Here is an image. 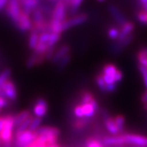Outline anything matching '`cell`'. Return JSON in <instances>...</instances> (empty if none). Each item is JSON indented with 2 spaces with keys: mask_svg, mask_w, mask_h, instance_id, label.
I'll list each match as a JSON object with an SVG mask.
<instances>
[{
  "mask_svg": "<svg viewBox=\"0 0 147 147\" xmlns=\"http://www.w3.org/2000/svg\"><path fill=\"white\" fill-rule=\"evenodd\" d=\"M15 115H5L6 122L3 131L0 133V140L3 144H11L12 141V134L13 129L15 127Z\"/></svg>",
  "mask_w": 147,
  "mask_h": 147,
  "instance_id": "obj_1",
  "label": "cell"
},
{
  "mask_svg": "<svg viewBox=\"0 0 147 147\" xmlns=\"http://www.w3.org/2000/svg\"><path fill=\"white\" fill-rule=\"evenodd\" d=\"M36 131L30 130L23 131L21 133L15 134V146L16 147H30L33 142L38 138Z\"/></svg>",
  "mask_w": 147,
  "mask_h": 147,
  "instance_id": "obj_2",
  "label": "cell"
},
{
  "mask_svg": "<svg viewBox=\"0 0 147 147\" xmlns=\"http://www.w3.org/2000/svg\"><path fill=\"white\" fill-rule=\"evenodd\" d=\"M21 13H22V10H21L20 1H16V0L8 1V3L6 7V14L15 26L17 21H19Z\"/></svg>",
  "mask_w": 147,
  "mask_h": 147,
  "instance_id": "obj_3",
  "label": "cell"
},
{
  "mask_svg": "<svg viewBox=\"0 0 147 147\" xmlns=\"http://www.w3.org/2000/svg\"><path fill=\"white\" fill-rule=\"evenodd\" d=\"M121 136L126 145H131L132 146H147V137L146 136L133 133H123Z\"/></svg>",
  "mask_w": 147,
  "mask_h": 147,
  "instance_id": "obj_4",
  "label": "cell"
},
{
  "mask_svg": "<svg viewBox=\"0 0 147 147\" xmlns=\"http://www.w3.org/2000/svg\"><path fill=\"white\" fill-rule=\"evenodd\" d=\"M88 20V15L87 13H79L75 16H71L62 24V33L73 27L83 25L85 22H87Z\"/></svg>",
  "mask_w": 147,
  "mask_h": 147,
  "instance_id": "obj_5",
  "label": "cell"
},
{
  "mask_svg": "<svg viewBox=\"0 0 147 147\" xmlns=\"http://www.w3.org/2000/svg\"><path fill=\"white\" fill-rule=\"evenodd\" d=\"M133 38H134V34H131L123 40H115L110 47V52L115 55L119 54L127 47H128V45L132 42Z\"/></svg>",
  "mask_w": 147,
  "mask_h": 147,
  "instance_id": "obj_6",
  "label": "cell"
},
{
  "mask_svg": "<svg viewBox=\"0 0 147 147\" xmlns=\"http://www.w3.org/2000/svg\"><path fill=\"white\" fill-rule=\"evenodd\" d=\"M1 89L3 92V94L5 96L6 99H8L12 101L16 100L17 90H16V85L13 81H11L10 79L8 81H7L5 84L3 85Z\"/></svg>",
  "mask_w": 147,
  "mask_h": 147,
  "instance_id": "obj_7",
  "label": "cell"
},
{
  "mask_svg": "<svg viewBox=\"0 0 147 147\" xmlns=\"http://www.w3.org/2000/svg\"><path fill=\"white\" fill-rule=\"evenodd\" d=\"M47 111H48V104L46 100L41 97L38 98L33 107V112L35 117L42 119V117L47 115Z\"/></svg>",
  "mask_w": 147,
  "mask_h": 147,
  "instance_id": "obj_8",
  "label": "cell"
},
{
  "mask_svg": "<svg viewBox=\"0 0 147 147\" xmlns=\"http://www.w3.org/2000/svg\"><path fill=\"white\" fill-rule=\"evenodd\" d=\"M16 27L20 31L23 33L31 31L33 29V22H32L31 17L25 14L24 12H22L19 18V21H17V23L16 24Z\"/></svg>",
  "mask_w": 147,
  "mask_h": 147,
  "instance_id": "obj_9",
  "label": "cell"
},
{
  "mask_svg": "<svg viewBox=\"0 0 147 147\" xmlns=\"http://www.w3.org/2000/svg\"><path fill=\"white\" fill-rule=\"evenodd\" d=\"M108 11L110 12V14L114 18V20L115 22L120 27L123 26L126 24L127 21L125 16L122 13L120 10L112 3H110L108 5Z\"/></svg>",
  "mask_w": 147,
  "mask_h": 147,
  "instance_id": "obj_10",
  "label": "cell"
},
{
  "mask_svg": "<svg viewBox=\"0 0 147 147\" xmlns=\"http://www.w3.org/2000/svg\"><path fill=\"white\" fill-rule=\"evenodd\" d=\"M101 142L104 146L108 147H121L126 145L122 136H112V137H105L102 138Z\"/></svg>",
  "mask_w": 147,
  "mask_h": 147,
  "instance_id": "obj_11",
  "label": "cell"
},
{
  "mask_svg": "<svg viewBox=\"0 0 147 147\" xmlns=\"http://www.w3.org/2000/svg\"><path fill=\"white\" fill-rule=\"evenodd\" d=\"M45 61H46L45 54L39 55V54H37L35 53H33L30 56V57L28 58L26 65V67L28 69H32L36 65H39L42 64Z\"/></svg>",
  "mask_w": 147,
  "mask_h": 147,
  "instance_id": "obj_12",
  "label": "cell"
},
{
  "mask_svg": "<svg viewBox=\"0 0 147 147\" xmlns=\"http://www.w3.org/2000/svg\"><path fill=\"white\" fill-rule=\"evenodd\" d=\"M70 53V47L68 44H63L62 46L58 48L56 51L54 57L52 59V62L53 64L57 65L65 57H66L68 54Z\"/></svg>",
  "mask_w": 147,
  "mask_h": 147,
  "instance_id": "obj_13",
  "label": "cell"
},
{
  "mask_svg": "<svg viewBox=\"0 0 147 147\" xmlns=\"http://www.w3.org/2000/svg\"><path fill=\"white\" fill-rule=\"evenodd\" d=\"M38 136H57L59 137L61 131L58 127L51 126L40 127L36 131Z\"/></svg>",
  "mask_w": 147,
  "mask_h": 147,
  "instance_id": "obj_14",
  "label": "cell"
},
{
  "mask_svg": "<svg viewBox=\"0 0 147 147\" xmlns=\"http://www.w3.org/2000/svg\"><path fill=\"white\" fill-rule=\"evenodd\" d=\"M82 0H65V3L67 5L68 13H69L70 16H75L77 15V12L79 10L81 5L83 4Z\"/></svg>",
  "mask_w": 147,
  "mask_h": 147,
  "instance_id": "obj_15",
  "label": "cell"
},
{
  "mask_svg": "<svg viewBox=\"0 0 147 147\" xmlns=\"http://www.w3.org/2000/svg\"><path fill=\"white\" fill-rule=\"evenodd\" d=\"M135 29V26L131 21H127L126 24L123 26L121 27V30L119 32V35L117 40H123L125 38L130 35L131 34H133Z\"/></svg>",
  "mask_w": 147,
  "mask_h": 147,
  "instance_id": "obj_16",
  "label": "cell"
},
{
  "mask_svg": "<svg viewBox=\"0 0 147 147\" xmlns=\"http://www.w3.org/2000/svg\"><path fill=\"white\" fill-rule=\"evenodd\" d=\"M31 20L33 22V26H36V25L41 24L44 21H47V17L43 14V12L39 8V7L33 11L31 14Z\"/></svg>",
  "mask_w": 147,
  "mask_h": 147,
  "instance_id": "obj_17",
  "label": "cell"
},
{
  "mask_svg": "<svg viewBox=\"0 0 147 147\" xmlns=\"http://www.w3.org/2000/svg\"><path fill=\"white\" fill-rule=\"evenodd\" d=\"M104 123H105V126L107 129V131L110 132V134L116 136L118 135L120 131L119 130L118 127L116 125L115 121V117H111L106 119L104 120Z\"/></svg>",
  "mask_w": 147,
  "mask_h": 147,
  "instance_id": "obj_18",
  "label": "cell"
},
{
  "mask_svg": "<svg viewBox=\"0 0 147 147\" xmlns=\"http://www.w3.org/2000/svg\"><path fill=\"white\" fill-rule=\"evenodd\" d=\"M31 117L30 112L28 110H22L19 114H17L15 115L14 121H15V127H17L21 125L22 123H24L25 121L27 120L28 119H30Z\"/></svg>",
  "mask_w": 147,
  "mask_h": 147,
  "instance_id": "obj_19",
  "label": "cell"
},
{
  "mask_svg": "<svg viewBox=\"0 0 147 147\" xmlns=\"http://www.w3.org/2000/svg\"><path fill=\"white\" fill-rule=\"evenodd\" d=\"M118 69H119L117 68L115 65H114V64H105V65L102 67V72H101V74L103 75H105V76L115 79L116 73H117Z\"/></svg>",
  "mask_w": 147,
  "mask_h": 147,
  "instance_id": "obj_20",
  "label": "cell"
},
{
  "mask_svg": "<svg viewBox=\"0 0 147 147\" xmlns=\"http://www.w3.org/2000/svg\"><path fill=\"white\" fill-rule=\"evenodd\" d=\"M89 122V119H86V118H84V119H77L74 120L73 124H72L73 129L76 131H84L88 127Z\"/></svg>",
  "mask_w": 147,
  "mask_h": 147,
  "instance_id": "obj_21",
  "label": "cell"
},
{
  "mask_svg": "<svg viewBox=\"0 0 147 147\" xmlns=\"http://www.w3.org/2000/svg\"><path fill=\"white\" fill-rule=\"evenodd\" d=\"M38 35L39 34L34 29H32L30 31V36H29V40H28V46L30 47V49L34 50L36 48L37 45L38 43Z\"/></svg>",
  "mask_w": 147,
  "mask_h": 147,
  "instance_id": "obj_22",
  "label": "cell"
},
{
  "mask_svg": "<svg viewBox=\"0 0 147 147\" xmlns=\"http://www.w3.org/2000/svg\"><path fill=\"white\" fill-rule=\"evenodd\" d=\"M82 108H83V113H84V118L86 119H92L95 114L96 113L94 107L91 103H88V104H84L82 105Z\"/></svg>",
  "mask_w": 147,
  "mask_h": 147,
  "instance_id": "obj_23",
  "label": "cell"
},
{
  "mask_svg": "<svg viewBox=\"0 0 147 147\" xmlns=\"http://www.w3.org/2000/svg\"><path fill=\"white\" fill-rule=\"evenodd\" d=\"M95 80H96V84L97 85L98 88L100 90V92H107V86H106L105 81L103 79V77H102L101 74H96Z\"/></svg>",
  "mask_w": 147,
  "mask_h": 147,
  "instance_id": "obj_24",
  "label": "cell"
},
{
  "mask_svg": "<svg viewBox=\"0 0 147 147\" xmlns=\"http://www.w3.org/2000/svg\"><path fill=\"white\" fill-rule=\"evenodd\" d=\"M94 99V96L92 92H90L88 91H84L81 94V98H80V104L84 105V104H88L90 103L92 100Z\"/></svg>",
  "mask_w": 147,
  "mask_h": 147,
  "instance_id": "obj_25",
  "label": "cell"
},
{
  "mask_svg": "<svg viewBox=\"0 0 147 147\" xmlns=\"http://www.w3.org/2000/svg\"><path fill=\"white\" fill-rule=\"evenodd\" d=\"M11 74V71L10 69H5L0 73V88L7 81L9 80Z\"/></svg>",
  "mask_w": 147,
  "mask_h": 147,
  "instance_id": "obj_26",
  "label": "cell"
},
{
  "mask_svg": "<svg viewBox=\"0 0 147 147\" xmlns=\"http://www.w3.org/2000/svg\"><path fill=\"white\" fill-rule=\"evenodd\" d=\"M71 55H70V53L68 54L66 57H65L57 64V69L59 71H62L64 70L67 67V65H68L69 62H70V61H71Z\"/></svg>",
  "mask_w": 147,
  "mask_h": 147,
  "instance_id": "obj_27",
  "label": "cell"
},
{
  "mask_svg": "<svg viewBox=\"0 0 147 147\" xmlns=\"http://www.w3.org/2000/svg\"><path fill=\"white\" fill-rule=\"evenodd\" d=\"M115 121L119 131H123L125 126V117L122 115H118L115 117Z\"/></svg>",
  "mask_w": 147,
  "mask_h": 147,
  "instance_id": "obj_28",
  "label": "cell"
},
{
  "mask_svg": "<svg viewBox=\"0 0 147 147\" xmlns=\"http://www.w3.org/2000/svg\"><path fill=\"white\" fill-rule=\"evenodd\" d=\"M42 121V119L41 118H38V117L33 118L31 123H30V126L29 127V130L31 131H36L40 127Z\"/></svg>",
  "mask_w": 147,
  "mask_h": 147,
  "instance_id": "obj_29",
  "label": "cell"
},
{
  "mask_svg": "<svg viewBox=\"0 0 147 147\" xmlns=\"http://www.w3.org/2000/svg\"><path fill=\"white\" fill-rule=\"evenodd\" d=\"M61 38V34H56V33H51L49 40L47 42V46L49 47H55V45L59 42Z\"/></svg>",
  "mask_w": 147,
  "mask_h": 147,
  "instance_id": "obj_30",
  "label": "cell"
},
{
  "mask_svg": "<svg viewBox=\"0 0 147 147\" xmlns=\"http://www.w3.org/2000/svg\"><path fill=\"white\" fill-rule=\"evenodd\" d=\"M137 58L138 62H139V65H142V66H144L145 68L147 69V56L142 49L137 53Z\"/></svg>",
  "mask_w": 147,
  "mask_h": 147,
  "instance_id": "obj_31",
  "label": "cell"
},
{
  "mask_svg": "<svg viewBox=\"0 0 147 147\" xmlns=\"http://www.w3.org/2000/svg\"><path fill=\"white\" fill-rule=\"evenodd\" d=\"M48 48H49V47L47 46V43H42V42H38L36 48L34 50V53L39 54V55H43V54L47 53Z\"/></svg>",
  "mask_w": 147,
  "mask_h": 147,
  "instance_id": "obj_32",
  "label": "cell"
},
{
  "mask_svg": "<svg viewBox=\"0 0 147 147\" xmlns=\"http://www.w3.org/2000/svg\"><path fill=\"white\" fill-rule=\"evenodd\" d=\"M137 19L142 25L147 26V11L142 9L138 11L137 13Z\"/></svg>",
  "mask_w": 147,
  "mask_h": 147,
  "instance_id": "obj_33",
  "label": "cell"
},
{
  "mask_svg": "<svg viewBox=\"0 0 147 147\" xmlns=\"http://www.w3.org/2000/svg\"><path fill=\"white\" fill-rule=\"evenodd\" d=\"M119 30L115 28V27H112L110 28V30H108V37L109 38L112 39V40H117L118 38H119Z\"/></svg>",
  "mask_w": 147,
  "mask_h": 147,
  "instance_id": "obj_34",
  "label": "cell"
},
{
  "mask_svg": "<svg viewBox=\"0 0 147 147\" xmlns=\"http://www.w3.org/2000/svg\"><path fill=\"white\" fill-rule=\"evenodd\" d=\"M74 115L77 118V119H84V113H83V108H82V105L79 104L77 105L74 109Z\"/></svg>",
  "mask_w": 147,
  "mask_h": 147,
  "instance_id": "obj_35",
  "label": "cell"
},
{
  "mask_svg": "<svg viewBox=\"0 0 147 147\" xmlns=\"http://www.w3.org/2000/svg\"><path fill=\"white\" fill-rule=\"evenodd\" d=\"M138 69H139L140 73L142 74L143 82H144V84H145V86H146L147 89V69L145 68L144 66H142V65L138 64Z\"/></svg>",
  "mask_w": 147,
  "mask_h": 147,
  "instance_id": "obj_36",
  "label": "cell"
},
{
  "mask_svg": "<svg viewBox=\"0 0 147 147\" xmlns=\"http://www.w3.org/2000/svg\"><path fill=\"white\" fill-rule=\"evenodd\" d=\"M51 33L49 32H45V33H41L38 35V42H42V43H47L49 38H50Z\"/></svg>",
  "mask_w": 147,
  "mask_h": 147,
  "instance_id": "obj_37",
  "label": "cell"
},
{
  "mask_svg": "<svg viewBox=\"0 0 147 147\" xmlns=\"http://www.w3.org/2000/svg\"><path fill=\"white\" fill-rule=\"evenodd\" d=\"M123 72L121 71L120 69H118L117 73H116L115 75V81L117 84H119V83H121V81L123 80Z\"/></svg>",
  "mask_w": 147,
  "mask_h": 147,
  "instance_id": "obj_38",
  "label": "cell"
},
{
  "mask_svg": "<svg viewBox=\"0 0 147 147\" xmlns=\"http://www.w3.org/2000/svg\"><path fill=\"white\" fill-rule=\"evenodd\" d=\"M7 100L6 98L3 97H0V109H3V108H5L7 106Z\"/></svg>",
  "mask_w": 147,
  "mask_h": 147,
  "instance_id": "obj_39",
  "label": "cell"
},
{
  "mask_svg": "<svg viewBox=\"0 0 147 147\" xmlns=\"http://www.w3.org/2000/svg\"><path fill=\"white\" fill-rule=\"evenodd\" d=\"M5 122V116H0V133H1V131H3V127H4Z\"/></svg>",
  "mask_w": 147,
  "mask_h": 147,
  "instance_id": "obj_40",
  "label": "cell"
},
{
  "mask_svg": "<svg viewBox=\"0 0 147 147\" xmlns=\"http://www.w3.org/2000/svg\"><path fill=\"white\" fill-rule=\"evenodd\" d=\"M138 3L142 7V10L147 11V0H141L138 2Z\"/></svg>",
  "mask_w": 147,
  "mask_h": 147,
  "instance_id": "obj_41",
  "label": "cell"
},
{
  "mask_svg": "<svg viewBox=\"0 0 147 147\" xmlns=\"http://www.w3.org/2000/svg\"><path fill=\"white\" fill-rule=\"evenodd\" d=\"M7 3H8V1H7V0H0V11L3 8H5Z\"/></svg>",
  "mask_w": 147,
  "mask_h": 147,
  "instance_id": "obj_42",
  "label": "cell"
},
{
  "mask_svg": "<svg viewBox=\"0 0 147 147\" xmlns=\"http://www.w3.org/2000/svg\"><path fill=\"white\" fill-rule=\"evenodd\" d=\"M141 100H142V102L143 103V104H146V103H147V91L145 92V93H143V94H142Z\"/></svg>",
  "mask_w": 147,
  "mask_h": 147,
  "instance_id": "obj_43",
  "label": "cell"
},
{
  "mask_svg": "<svg viewBox=\"0 0 147 147\" xmlns=\"http://www.w3.org/2000/svg\"><path fill=\"white\" fill-rule=\"evenodd\" d=\"M48 147H61L58 143H56V144H54V145H52V146H50Z\"/></svg>",
  "mask_w": 147,
  "mask_h": 147,
  "instance_id": "obj_44",
  "label": "cell"
},
{
  "mask_svg": "<svg viewBox=\"0 0 147 147\" xmlns=\"http://www.w3.org/2000/svg\"><path fill=\"white\" fill-rule=\"evenodd\" d=\"M142 50L145 53V54L147 56V47H143V48H142Z\"/></svg>",
  "mask_w": 147,
  "mask_h": 147,
  "instance_id": "obj_45",
  "label": "cell"
},
{
  "mask_svg": "<svg viewBox=\"0 0 147 147\" xmlns=\"http://www.w3.org/2000/svg\"><path fill=\"white\" fill-rule=\"evenodd\" d=\"M143 108H144L146 110H147V103L144 104V105H143Z\"/></svg>",
  "mask_w": 147,
  "mask_h": 147,
  "instance_id": "obj_46",
  "label": "cell"
},
{
  "mask_svg": "<svg viewBox=\"0 0 147 147\" xmlns=\"http://www.w3.org/2000/svg\"><path fill=\"white\" fill-rule=\"evenodd\" d=\"M133 147H147V146H133Z\"/></svg>",
  "mask_w": 147,
  "mask_h": 147,
  "instance_id": "obj_47",
  "label": "cell"
},
{
  "mask_svg": "<svg viewBox=\"0 0 147 147\" xmlns=\"http://www.w3.org/2000/svg\"><path fill=\"white\" fill-rule=\"evenodd\" d=\"M0 114H1V109H0Z\"/></svg>",
  "mask_w": 147,
  "mask_h": 147,
  "instance_id": "obj_48",
  "label": "cell"
},
{
  "mask_svg": "<svg viewBox=\"0 0 147 147\" xmlns=\"http://www.w3.org/2000/svg\"><path fill=\"white\" fill-rule=\"evenodd\" d=\"M121 147H123V146H121ZM131 147H133V146H131Z\"/></svg>",
  "mask_w": 147,
  "mask_h": 147,
  "instance_id": "obj_49",
  "label": "cell"
},
{
  "mask_svg": "<svg viewBox=\"0 0 147 147\" xmlns=\"http://www.w3.org/2000/svg\"><path fill=\"white\" fill-rule=\"evenodd\" d=\"M0 142H1V140H0Z\"/></svg>",
  "mask_w": 147,
  "mask_h": 147,
  "instance_id": "obj_50",
  "label": "cell"
}]
</instances>
